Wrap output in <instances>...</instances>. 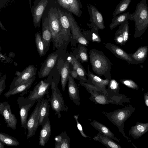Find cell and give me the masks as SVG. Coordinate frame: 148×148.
Instances as JSON below:
<instances>
[{"label":"cell","instance_id":"cell-32","mask_svg":"<svg viewBox=\"0 0 148 148\" xmlns=\"http://www.w3.org/2000/svg\"><path fill=\"white\" fill-rule=\"evenodd\" d=\"M95 141L101 143L107 148H122L110 138L98 133L93 138Z\"/></svg>","mask_w":148,"mask_h":148},{"label":"cell","instance_id":"cell-3","mask_svg":"<svg viewBox=\"0 0 148 148\" xmlns=\"http://www.w3.org/2000/svg\"><path fill=\"white\" fill-rule=\"evenodd\" d=\"M135 25L134 37H140L148 27V7L146 0H142L136 6L134 12L131 14V20Z\"/></svg>","mask_w":148,"mask_h":148},{"label":"cell","instance_id":"cell-46","mask_svg":"<svg viewBox=\"0 0 148 148\" xmlns=\"http://www.w3.org/2000/svg\"><path fill=\"white\" fill-rule=\"evenodd\" d=\"M0 26L1 28L3 30H6V29H5V28L3 27V25L1 23V22H0Z\"/></svg>","mask_w":148,"mask_h":148},{"label":"cell","instance_id":"cell-42","mask_svg":"<svg viewBox=\"0 0 148 148\" xmlns=\"http://www.w3.org/2000/svg\"><path fill=\"white\" fill-rule=\"evenodd\" d=\"M6 75H3L1 77L0 79V95L1 94L5 87V82Z\"/></svg>","mask_w":148,"mask_h":148},{"label":"cell","instance_id":"cell-38","mask_svg":"<svg viewBox=\"0 0 148 148\" xmlns=\"http://www.w3.org/2000/svg\"><path fill=\"white\" fill-rule=\"evenodd\" d=\"M85 46L83 45L81 47L78 52L79 58L82 63L87 62L88 59L87 50Z\"/></svg>","mask_w":148,"mask_h":148},{"label":"cell","instance_id":"cell-33","mask_svg":"<svg viewBox=\"0 0 148 148\" xmlns=\"http://www.w3.org/2000/svg\"><path fill=\"white\" fill-rule=\"evenodd\" d=\"M131 14L129 12L121 14L113 17L109 25V28L112 30L119 25H121L128 19L131 20Z\"/></svg>","mask_w":148,"mask_h":148},{"label":"cell","instance_id":"cell-1","mask_svg":"<svg viewBox=\"0 0 148 148\" xmlns=\"http://www.w3.org/2000/svg\"><path fill=\"white\" fill-rule=\"evenodd\" d=\"M81 85L84 86L90 94L89 99L95 104L104 105L111 103L121 105L122 96L106 90L97 88L94 86L79 81Z\"/></svg>","mask_w":148,"mask_h":148},{"label":"cell","instance_id":"cell-2","mask_svg":"<svg viewBox=\"0 0 148 148\" xmlns=\"http://www.w3.org/2000/svg\"><path fill=\"white\" fill-rule=\"evenodd\" d=\"M89 54L93 71L100 77L104 75L111 79L112 64L109 59L102 51L95 49H91Z\"/></svg>","mask_w":148,"mask_h":148},{"label":"cell","instance_id":"cell-10","mask_svg":"<svg viewBox=\"0 0 148 148\" xmlns=\"http://www.w3.org/2000/svg\"><path fill=\"white\" fill-rule=\"evenodd\" d=\"M17 102L19 109L21 126L26 129L29 112L36 101L19 96L17 99Z\"/></svg>","mask_w":148,"mask_h":148},{"label":"cell","instance_id":"cell-28","mask_svg":"<svg viewBox=\"0 0 148 148\" xmlns=\"http://www.w3.org/2000/svg\"><path fill=\"white\" fill-rule=\"evenodd\" d=\"M148 52V46L144 45L139 47L134 53H128V55L137 64H140L146 60Z\"/></svg>","mask_w":148,"mask_h":148},{"label":"cell","instance_id":"cell-40","mask_svg":"<svg viewBox=\"0 0 148 148\" xmlns=\"http://www.w3.org/2000/svg\"><path fill=\"white\" fill-rule=\"evenodd\" d=\"M121 83L127 87L133 89H138L139 87L137 84L133 81L131 79H120Z\"/></svg>","mask_w":148,"mask_h":148},{"label":"cell","instance_id":"cell-19","mask_svg":"<svg viewBox=\"0 0 148 148\" xmlns=\"http://www.w3.org/2000/svg\"><path fill=\"white\" fill-rule=\"evenodd\" d=\"M105 47L110 51L117 58L126 61L129 64H137L123 49L120 47L110 43L104 44Z\"/></svg>","mask_w":148,"mask_h":148},{"label":"cell","instance_id":"cell-43","mask_svg":"<svg viewBox=\"0 0 148 148\" xmlns=\"http://www.w3.org/2000/svg\"><path fill=\"white\" fill-rule=\"evenodd\" d=\"M70 75L71 77L74 79L75 78L79 80L80 81L84 82V81L80 78L76 72L75 70H71Z\"/></svg>","mask_w":148,"mask_h":148},{"label":"cell","instance_id":"cell-44","mask_svg":"<svg viewBox=\"0 0 148 148\" xmlns=\"http://www.w3.org/2000/svg\"><path fill=\"white\" fill-rule=\"evenodd\" d=\"M145 103L146 105L148 107V93H145L144 95Z\"/></svg>","mask_w":148,"mask_h":148},{"label":"cell","instance_id":"cell-12","mask_svg":"<svg viewBox=\"0 0 148 148\" xmlns=\"http://www.w3.org/2000/svg\"><path fill=\"white\" fill-rule=\"evenodd\" d=\"M65 13L70 24L71 31L73 39L80 44L87 46L89 42L83 35L74 17L70 13Z\"/></svg>","mask_w":148,"mask_h":148},{"label":"cell","instance_id":"cell-11","mask_svg":"<svg viewBox=\"0 0 148 148\" xmlns=\"http://www.w3.org/2000/svg\"><path fill=\"white\" fill-rule=\"evenodd\" d=\"M0 114L4 118L7 126L15 130L16 128L17 120L12 112L10 105L8 101L0 103Z\"/></svg>","mask_w":148,"mask_h":148},{"label":"cell","instance_id":"cell-31","mask_svg":"<svg viewBox=\"0 0 148 148\" xmlns=\"http://www.w3.org/2000/svg\"><path fill=\"white\" fill-rule=\"evenodd\" d=\"M55 145L54 148H70V138L66 132H62L54 137Z\"/></svg>","mask_w":148,"mask_h":148},{"label":"cell","instance_id":"cell-25","mask_svg":"<svg viewBox=\"0 0 148 148\" xmlns=\"http://www.w3.org/2000/svg\"><path fill=\"white\" fill-rule=\"evenodd\" d=\"M40 136L39 145L44 147L51 135V128L49 119L42 125Z\"/></svg>","mask_w":148,"mask_h":148},{"label":"cell","instance_id":"cell-18","mask_svg":"<svg viewBox=\"0 0 148 148\" xmlns=\"http://www.w3.org/2000/svg\"><path fill=\"white\" fill-rule=\"evenodd\" d=\"M69 64L70 62L67 60L63 62L60 60H59L56 66L60 75L62 89L63 91L65 90L68 77L71 73Z\"/></svg>","mask_w":148,"mask_h":148},{"label":"cell","instance_id":"cell-27","mask_svg":"<svg viewBox=\"0 0 148 148\" xmlns=\"http://www.w3.org/2000/svg\"><path fill=\"white\" fill-rule=\"evenodd\" d=\"M67 60L71 63L73 66V70L75 71L80 78L84 82H87L86 78L87 73L81 63L77 60L76 58L71 56Z\"/></svg>","mask_w":148,"mask_h":148},{"label":"cell","instance_id":"cell-45","mask_svg":"<svg viewBox=\"0 0 148 148\" xmlns=\"http://www.w3.org/2000/svg\"><path fill=\"white\" fill-rule=\"evenodd\" d=\"M4 145L2 142L0 141V148H4Z\"/></svg>","mask_w":148,"mask_h":148},{"label":"cell","instance_id":"cell-39","mask_svg":"<svg viewBox=\"0 0 148 148\" xmlns=\"http://www.w3.org/2000/svg\"><path fill=\"white\" fill-rule=\"evenodd\" d=\"M120 88L119 84L114 79H111L108 85V90L116 94L119 93Z\"/></svg>","mask_w":148,"mask_h":148},{"label":"cell","instance_id":"cell-7","mask_svg":"<svg viewBox=\"0 0 148 148\" xmlns=\"http://www.w3.org/2000/svg\"><path fill=\"white\" fill-rule=\"evenodd\" d=\"M52 80V76L50 73L47 79L41 81L30 92L27 98L37 103L40 102L44 96L48 94Z\"/></svg>","mask_w":148,"mask_h":148},{"label":"cell","instance_id":"cell-26","mask_svg":"<svg viewBox=\"0 0 148 148\" xmlns=\"http://www.w3.org/2000/svg\"><path fill=\"white\" fill-rule=\"evenodd\" d=\"M35 78L36 77L34 76L28 80L19 84L12 90L8 91L5 93L4 96L8 98L11 96L26 91L30 87Z\"/></svg>","mask_w":148,"mask_h":148},{"label":"cell","instance_id":"cell-17","mask_svg":"<svg viewBox=\"0 0 148 148\" xmlns=\"http://www.w3.org/2000/svg\"><path fill=\"white\" fill-rule=\"evenodd\" d=\"M128 24V21H126L120 25L115 32L114 40L116 44L122 46L125 45L128 41L130 35Z\"/></svg>","mask_w":148,"mask_h":148},{"label":"cell","instance_id":"cell-37","mask_svg":"<svg viewBox=\"0 0 148 148\" xmlns=\"http://www.w3.org/2000/svg\"><path fill=\"white\" fill-rule=\"evenodd\" d=\"M92 30H83L82 34L85 38L88 40L92 42H101V38L98 32L91 29Z\"/></svg>","mask_w":148,"mask_h":148},{"label":"cell","instance_id":"cell-35","mask_svg":"<svg viewBox=\"0 0 148 148\" xmlns=\"http://www.w3.org/2000/svg\"><path fill=\"white\" fill-rule=\"evenodd\" d=\"M0 141L4 144L9 146H17L20 145L18 141L14 137L1 132L0 133Z\"/></svg>","mask_w":148,"mask_h":148},{"label":"cell","instance_id":"cell-15","mask_svg":"<svg viewBox=\"0 0 148 148\" xmlns=\"http://www.w3.org/2000/svg\"><path fill=\"white\" fill-rule=\"evenodd\" d=\"M58 56L56 53H52L47 56L38 72L39 78H43L50 75L54 67Z\"/></svg>","mask_w":148,"mask_h":148},{"label":"cell","instance_id":"cell-24","mask_svg":"<svg viewBox=\"0 0 148 148\" xmlns=\"http://www.w3.org/2000/svg\"><path fill=\"white\" fill-rule=\"evenodd\" d=\"M50 105L47 99H42L39 102V125H42L49 118Z\"/></svg>","mask_w":148,"mask_h":148},{"label":"cell","instance_id":"cell-34","mask_svg":"<svg viewBox=\"0 0 148 148\" xmlns=\"http://www.w3.org/2000/svg\"><path fill=\"white\" fill-rule=\"evenodd\" d=\"M35 40L38 51L40 56H44L47 52L40 32L35 34Z\"/></svg>","mask_w":148,"mask_h":148},{"label":"cell","instance_id":"cell-16","mask_svg":"<svg viewBox=\"0 0 148 148\" xmlns=\"http://www.w3.org/2000/svg\"><path fill=\"white\" fill-rule=\"evenodd\" d=\"M57 2L62 7L77 17L82 14V5L79 0H58Z\"/></svg>","mask_w":148,"mask_h":148},{"label":"cell","instance_id":"cell-23","mask_svg":"<svg viewBox=\"0 0 148 148\" xmlns=\"http://www.w3.org/2000/svg\"><path fill=\"white\" fill-rule=\"evenodd\" d=\"M42 25V36L47 52L48 49L52 39L48 16H45L43 19Z\"/></svg>","mask_w":148,"mask_h":148},{"label":"cell","instance_id":"cell-41","mask_svg":"<svg viewBox=\"0 0 148 148\" xmlns=\"http://www.w3.org/2000/svg\"><path fill=\"white\" fill-rule=\"evenodd\" d=\"M79 115H75L73 116V117L76 122L77 128L80 132L81 135L84 138H90V136H88L86 135L84 132L83 128L82 125L78 121V119Z\"/></svg>","mask_w":148,"mask_h":148},{"label":"cell","instance_id":"cell-20","mask_svg":"<svg viewBox=\"0 0 148 148\" xmlns=\"http://www.w3.org/2000/svg\"><path fill=\"white\" fill-rule=\"evenodd\" d=\"M57 10L64 42H69L71 36L70 24L65 13L59 8Z\"/></svg>","mask_w":148,"mask_h":148},{"label":"cell","instance_id":"cell-21","mask_svg":"<svg viewBox=\"0 0 148 148\" xmlns=\"http://www.w3.org/2000/svg\"><path fill=\"white\" fill-rule=\"evenodd\" d=\"M68 90L69 97L75 104L79 106L80 102L78 88L74 79L70 74L68 77Z\"/></svg>","mask_w":148,"mask_h":148},{"label":"cell","instance_id":"cell-6","mask_svg":"<svg viewBox=\"0 0 148 148\" xmlns=\"http://www.w3.org/2000/svg\"><path fill=\"white\" fill-rule=\"evenodd\" d=\"M51 87V95L50 101L51 107L53 110L55 111L54 114L57 115L58 118L60 119L61 116V112H67L68 108L64 103L58 86L55 85L53 79Z\"/></svg>","mask_w":148,"mask_h":148},{"label":"cell","instance_id":"cell-4","mask_svg":"<svg viewBox=\"0 0 148 148\" xmlns=\"http://www.w3.org/2000/svg\"><path fill=\"white\" fill-rule=\"evenodd\" d=\"M135 110V108L129 105L124 108L116 110L113 112L107 113L101 112L109 121L119 129V132L127 141L135 148L137 147L134 144L130 139L125 134L124 132V123Z\"/></svg>","mask_w":148,"mask_h":148},{"label":"cell","instance_id":"cell-29","mask_svg":"<svg viewBox=\"0 0 148 148\" xmlns=\"http://www.w3.org/2000/svg\"><path fill=\"white\" fill-rule=\"evenodd\" d=\"M88 72L87 73V76L88 78L91 80L92 83L97 88L106 90V87L108 86L110 79H106L104 80L95 75L92 72L89 71L88 68Z\"/></svg>","mask_w":148,"mask_h":148},{"label":"cell","instance_id":"cell-30","mask_svg":"<svg viewBox=\"0 0 148 148\" xmlns=\"http://www.w3.org/2000/svg\"><path fill=\"white\" fill-rule=\"evenodd\" d=\"M90 124L98 130L99 132V133L101 134L108 137L119 142H120V139L115 137L114 134L108 127L104 125L95 120H93L90 123Z\"/></svg>","mask_w":148,"mask_h":148},{"label":"cell","instance_id":"cell-22","mask_svg":"<svg viewBox=\"0 0 148 148\" xmlns=\"http://www.w3.org/2000/svg\"><path fill=\"white\" fill-rule=\"evenodd\" d=\"M148 131V122L140 123L137 121L136 124L132 126L129 131V135L134 139H139Z\"/></svg>","mask_w":148,"mask_h":148},{"label":"cell","instance_id":"cell-14","mask_svg":"<svg viewBox=\"0 0 148 148\" xmlns=\"http://www.w3.org/2000/svg\"><path fill=\"white\" fill-rule=\"evenodd\" d=\"M39 102H38L27 120L26 127L28 130L27 139L35 134L39 126Z\"/></svg>","mask_w":148,"mask_h":148},{"label":"cell","instance_id":"cell-9","mask_svg":"<svg viewBox=\"0 0 148 148\" xmlns=\"http://www.w3.org/2000/svg\"><path fill=\"white\" fill-rule=\"evenodd\" d=\"M87 8L90 16V23H87L88 26L97 32L103 29L105 27L101 13L92 5H88Z\"/></svg>","mask_w":148,"mask_h":148},{"label":"cell","instance_id":"cell-13","mask_svg":"<svg viewBox=\"0 0 148 148\" xmlns=\"http://www.w3.org/2000/svg\"><path fill=\"white\" fill-rule=\"evenodd\" d=\"M31 8L33 20L35 28L40 26L41 17L48 3L47 0H37Z\"/></svg>","mask_w":148,"mask_h":148},{"label":"cell","instance_id":"cell-36","mask_svg":"<svg viewBox=\"0 0 148 148\" xmlns=\"http://www.w3.org/2000/svg\"><path fill=\"white\" fill-rule=\"evenodd\" d=\"M131 0H123L121 1L116 7L112 16L114 17L125 12L128 8Z\"/></svg>","mask_w":148,"mask_h":148},{"label":"cell","instance_id":"cell-5","mask_svg":"<svg viewBox=\"0 0 148 148\" xmlns=\"http://www.w3.org/2000/svg\"><path fill=\"white\" fill-rule=\"evenodd\" d=\"M48 17L53 48L58 49L63 44L64 40L57 9L56 7H51L49 11Z\"/></svg>","mask_w":148,"mask_h":148},{"label":"cell","instance_id":"cell-8","mask_svg":"<svg viewBox=\"0 0 148 148\" xmlns=\"http://www.w3.org/2000/svg\"><path fill=\"white\" fill-rule=\"evenodd\" d=\"M37 70L36 67L33 65H30L26 67L21 72L16 71V76L12 81L9 91L12 90L17 86L35 76Z\"/></svg>","mask_w":148,"mask_h":148}]
</instances>
